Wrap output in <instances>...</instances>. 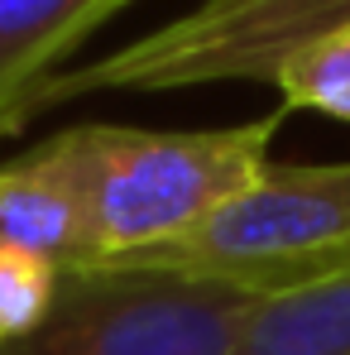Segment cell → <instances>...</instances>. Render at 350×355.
<instances>
[{
    "mask_svg": "<svg viewBox=\"0 0 350 355\" xmlns=\"http://www.w3.org/2000/svg\"><path fill=\"white\" fill-rule=\"evenodd\" d=\"M283 106L226 130H130V125H72L49 144L77 182L91 264L125 259L187 236L269 164V144Z\"/></svg>",
    "mask_w": 350,
    "mask_h": 355,
    "instance_id": "cell-1",
    "label": "cell"
},
{
    "mask_svg": "<svg viewBox=\"0 0 350 355\" xmlns=\"http://www.w3.org/2000/svg\"><path fill=\"white\" fill-rule=\"evenodd\" d=\"M96 269V264H91ZM106 269H168L283 297L350 269V164H279L187 236L106 259Z\"/></svg>",
    "mask_w": 350,
    "mask_h": 355,
    "instance_id": "cell-2",
    "label": "cell"
},
{
    "mask_svg": "<svg viewBox=\"0 0 350 355\" xmlns=\"http://www.w3.org/2000/svg\"><path fill=\"white\" fill-rule=\"evenodd\" d=\"M350 29V0H202L106 58L53 72L29 120L91 92H182L207 82H274L297 49Z\"/></svg>",
    "mask_w": 350,
    "mask_h": 355,
    "instance_id": "cell-3",
    "label": "cell"
},
{
    "mask_svg": "<svg viewBox=\"0 0 350 355\" xmlns=\"http://www.w3.org/2000/svg\"><path fill=\"white\" fill-rule=\"evenodd\" d=\"M259 297L168 269H67L49 317L0 355H231Z\"/></svg>",
    "mask_w": 350,
    "mask_h": 355,
    "instance_id": "cell-4",
    "label": "cell"
},
{
    "mask_svg": "<svg viewBox=\"0 0 350 355\" xmlns=\"http://www.w3.org/2000/svg\"><path fill=\"white\" fill-rule=\"evenodd\" d=\"M130 0H0V139L29 125L34 92Z\"/></svg>",
    "mask_w": 350,
    "mask_h": 355,
    "instance_id": "cell-5",
    "label": "cell"
},
{
    "mask_svg": "<svg viewBox=\"0 0 350 355\" xmlns=\"http://www.w3.org/2000/svg\"><path fill=\"white\" fill-rule=\"evenodd\" d=\"M0 250H29L62 269H82L91 259L77 182L49 139L24 159L0 164Z\"/></svg>",
    "mask_w": 350,
    "mask_h": 355,
    "instance_id": "cell-6",
    "label": "cell"
},
{
    "mask_svg": "<svg viewBox=\"0 0 350 355\" xmlns=\"http://www.w3.org/2000/svg\"><path fill=\"white\" fill-rule=\"evenodd\" d=\"M231 355H350V269L283 297H259Z\"/></svg>",
    "mask_w": 350,
    "mask_h": 355,
    "instance_id": "cell-7",
    "label": "cell"
},
{
    "mask_svg": "<svg viewBox=\"0 0 350 355\" xmlns=\"http://www.w3.org/2000/svg\"><path fill=\"white\" fill-rule=\"evenodd\" d=\"M274 87L283 96V111H317L350 125V29H336L283 58Z\"/></svg>",
    "mask_w": 350,
    "mask_h": 355,
    "instance_id": "cell-8",
    "label": "cell"
},
{
    "mask_svg": "<svg viewBox=\"0 0 350 355\" xmlns=\"http://www.w3.org/2000/svg\"><path fill=\"white\" fill-rule=\"evenodd\" d=\"M62 274L67 269L44 254L0 250V341H15L49 317V307L62 288Z\"/></svg>",
    "mask_w": 350,
    "mask_h": 355,
    "instance_id": "cell-9",
    "label": "cell"
}]
</instances>
